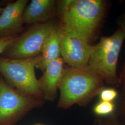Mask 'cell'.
Masks as SVG:
<instances>
[{
  "mask_svg": "<svg viewBox=\"0 0 125 125\" xmlns=\"http://www.w3.org/2000/svg\"><path fill=\"white\" fill-rule=\"evenodd\" d=\"M41 60L36 67L44 72L50 62L61 57L60 39L58 27H56L45 42L41 52Z\"/></svg>",
  "mask_w": 125,
  "mask_h": 125,
  "instance_id": "obj_11",
  "label": "cell"
},
{
  "mask_svg": "<svg viewBox=\"0 0 125 125\" xmlns=\"http://www.w3.org/2000/svg\"><path fill=\"white\" fill-rule=\"evenodd\" d=\"M3 9V8H2V7L0 6V14L2 12V11Z\"/></svg>",
  "mask_w": 125,
  "mask_h": 125,
  "instance_id": "obj_15",
  "label": "cell"
},
{
  "mask_svg": "<svg viewBox=\"0 0 125 125\" xmlns=\"http://www.w3.org/2000/svg\"><path fill=\"white\" fill-rule=\"evenodd\" d=\"M43 103V100L15 89L0 76V125H14Z\"/></svg>",
  "mask_w": 125,
  "mask_h": 125,
  "instance_id": "obj_5",
  "label": "cell"
},
{
  "mask_svg": "<svg viewBox=\"0 0 125 125\" xmlns=\"http://www.w3.org/2000/svg\"><path fill=\"white\" fill-rule=\"evenodd\" d=\"M56 7L55 0H32L24 10V24H37L49 21L55 13Z\"/></svg>",
  "mask_w": 125,
  "mask_h": 125,
  "instance_id": "obj_10",
  "label": "cell"
},
{
  "mask_svg": "<svg viewBox=\"0 0 125 125\" xmlns=\"http://www.w3.org/2000/svg\"><path fill=\"white\" fill-rule=\"evenodd\" d=\"M50 21L34 25L18 36L0 56L5 58L23 59L34 58L41 53L45 42L56 27Z\"/></svg>",
  "mask_w": 125,
  "mask_h": 125,
  "instance_id": "obj_6",
  "label": "cell"
},
{
  "mask_svg": "<svg viewBox=\"0 0 125 125\" xmlns=\"http://www.w3.org/2000/svg\"><path fill=\"white\" fill-rule=\"evenodd\" d=\"M103 80L87 67L65 69L59 87L58 107L66 109L86 102L101 91Z\"/></svg>",
  "mask_w": 125,
  "mask_h": 125,
  "instance_id": "obj_2",
  "label": "cell"
},
{
  "mask_svg": "<svg viewBox=\"0 0 125 125\" xmlns=\"http://www.w3.org/2000/svg\"><path fill=\"white\" fill-rule=\"evenodd\" d=\"M41 55L32 58L13 59L0 56V73L9 85L19 91L43 100L35 69Z\"/></svg>",
  "mask_w": 125,
  "mask_h": 125,
  "instance_id": "obj_3",
  "label": "cell"
},
{
  "mask_svg": "<svg viewBox=\"0 0 125 125\" xmlns=\"http://www.w3.org/2000/svg\"><path fill=\"white\" fill-rule=\"evenodd\" d=\"M61 57L70 66L83 68L87 66L92 53V46L80 36L60 27H58Z\"/></svg>",
  "mask_w": 125,
  "mask_h": 125,
  "instance_id": "obj_7",
  "label": "cell"
},
{
  "mask_svg": "<svg viewBox=\"0 0 125 125\" xmlns=\"http://www.w3.org/2000/svg\"><path fill=\"white\" fill-rule=\"evenodd\" d=\"M115 107V105L112 102L101 101L94 106V111L98 115H107L113 112Z\"/></svg>",
  "mask_w": 125,
  "mask_h": 125,
  "instance_id": "obj_12",
  "label": "cell"
},
{
  "mask_svg": "<svg viewBox=\"0 0 125 125\" xmlns=\"http://www.w3.org/2000/svg\"><path fill=\"white\" fill-rule=\"evenodd\" d=\"M18 36L0 38V56L11 45Z\"/></svg>",
  "mask_w": 125,
  "mask_h": 125,
  "instance_id": "obj_14",
  "label": "cell"
},
{
  "mask_svg": "<svg viewBox=\"0 0 125 125\" xmlns=\"http://www.w3.org/2000/svg\"><path fill=\"white\" fill-rule=\"evenodd\" d=\"M60 27L89 42L93 40L103 16L104 3L100 0L57 1Z\"/></svg>",
  "mask_w": 125,
  "mask_h": 125,
  "instance_id": "obj_1",
  "label": "cell"
},
{
  "mask_svg": "<svg viewBox=\"0 0 125 125\" xmlns=\"http://www.w3.org/2000/svg\"><path fill=\"white\" fill-rule=\"evenodd\" d=\"M64 63L61 57L50 62L43 72V75L38 80L45 100L53 102L56 98L65 70Z\"/></svg>",
  "mask_w": 125,
  "mask_h": 125,
  "instance_id": "obj_9",
  "label": "cell"
},
{
  "mask_svg": "<svg viewBox=\"0 0 125 125\" xmlns=\"http://www.w3.org/2000/svg\"><path fill=\"white\" fill-rule=\"evenodd\" d=\"M122 28L125 30V19L124 21V22H123V26L122 27Z\"/></svg>",
  "mask_w": 125,
  "mask_h": 125,
  "instance_id": "obj_16",
  "label": "cell"
},
{
  "mask_svg": "<svg viewBox=\"0 0 125 125\" xmlns=\"http://www.w3.org/2000/svg\"><path fill=\"white\" fill-rule=\"evenodd\" d=\"M27 0L9 2L0 14V38L18 36L23 29V14Z\"/></svg>",
  "mask_w": 125,
  "mask_h": 125,
  "instance_id": "obj_8",
  "label": "cell"
},
{
  "mask_svg": "<svg viewBox=\"0 0 125 125\" xmlns=\"http://www.w3.org/2000/svg\"><path fill=\"white\" fill-rule=\"evenodd\" d=\"M117 92L113 89H103L100 92V97L102 101L111 102L117 96Z\"/></svg>",
  "mask_w": 125,
  "mask_h": 125,
  "instance_id": "obj_13",
  "label": "cell"
},
{
  "mask_svg": "<svg viewBox=\"0 0 125 125\" xmlns=\"http://www.w3.org/2000/svg\"><path fill=\"white\" fill-rule=\"evenodd\" d=\"M42 125V124H36V125Z\"/></svg>",
  "mask_w": 125,
  "mask_h": 125,
  "instance_id": "obj_17",
  "label": "cell"
},
{
  "mask_svg": "<svg viewBox=\"0 0 125 125\" xmlns=\"http://www.w3.org/2000/svg\"><path fill=\"white\" fill-rule=\"evenodd\" d=\"M125 38L121 28L113 35L103 37L94 50L87 68L103 80L114 83L117 80L116 66L121 47Z\"/></svg>",
  "mask_w": 125,
  "mask_h": 125,
  "instance_id": "obj_4",
  "label": "cell"
}]
</instances>
